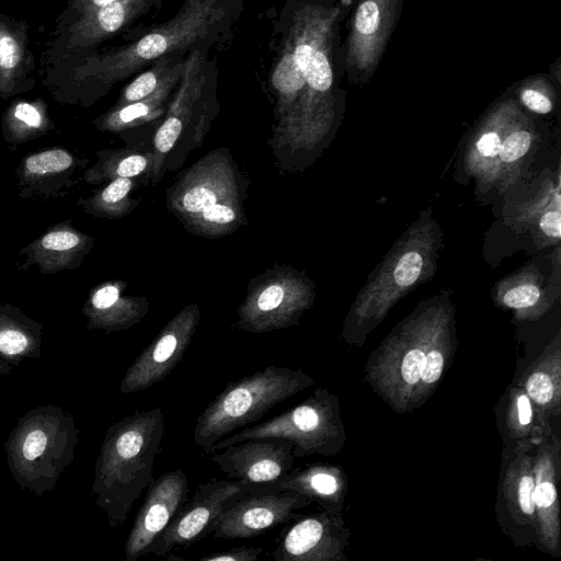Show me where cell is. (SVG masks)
Instances as JSON below:
<instances>
[{
    "label": "cell",
    "mask_w": 561,
    "mask_h": 561,
    "mask_svg": "<svg viewBox=\"0 0 561 561\" xmlns=\"http://www.w3.org/2000/svg\"><path fill=\"white\" fill-rule=\"evenodd\" d=\"M165 421L161 408L137 410L113 423L94 466L91 493L110 527H121L152 480Z\"/></svg>",
    "instance_id": "obj_1"
},
{
    "label": "cell",
    "mask_w": 561,
    "mask_h": 561,
    "mask_svg": "<svg viewBox=\"0 0 561 561\" xmlns=\"http://www.w3.org/2000/svg\"><path fill=\"white\" fill-rule=\"evenodd\" d=\"M243 0H183L168 21L152 25L135 41L106 55L99 75L114 81L134 75L162 56L224 45L233 35Z\"/></svg>",
    "instance_id": "obj_2"
},
{
    "label": "cell",
    "mask_w": 561,
    "mask_h": 561,
    "mask_svg": "<svg viewBox=\"0 0 561 561\" xmlns=\"http://www.w3.org/2000/svg\"><path fill=\"white\" fill-rule=\"evenodd\" d=\"M78 444L79 428L69 411L38 405L18 420L4 443L8 468L21 490L42 496L72 463Z\"/></svg>",
    "instance_id": "obj_3"
},
{
    "label": "cell",
    "mask_w": 561,
    "mask_h": 561,
    "mask_svg": "<svg viewBox=\"0 0 561 561\" xmlns=\"http://www.w3.org/2000/svg\"><path fill=\"white\" fill-rule=\"evenodd\" d=\"M312 383L301 369L274 365L229 382L197 417L195 445L209 454L226 435L259 421L270 409Z\"/></svg>",
    "instance_id": "obj_4"
},
{
    "label": "cell",
    "mask_w": 561,
    "mask_h": 561,
    "mask_svg": "<svg viewBox=\"0 0 561 561\" xmlns=\"http://www.w3.org/2000/svg\"><path fill=\"white\" fill-rule=\"evenodd\" d=\"M332 399L318 389L310 398L267 421L224 437L213 445L209 454L232 444L262 437H280L293 442V455L328 454L333 450L335 435Z\"/></svg>",
    "instance_id": "obj_5"
},
{
    "label": "cell",
    "mask_w": 561,
    "mask_h": 561,
    "mask_svg": "<svg viewBox=\"0 0 561 561\" xmlns=\"http://www.w3.org/2000/svg\"><path fill=\"white\" fill-rule=\"evenodd\" d=\"M250 494L261 493L236 479H211L198 484L191 501L179 510L173 520L149 546L146 554L165 556L176 547H187L213 534L218 518L236 502Z\"/></svg>",
    "instance_id": "obj_6"
},
{
    "label": "cell",
    "mask_w": 561,
    "mask_h": 561,
    "mask_svg": "<svg viewBox=\"0 0 561 561\" xmlns=\"http://www.w3.org/2000/svg\"><path fill=\"white\" fill-rule=\"evenodd\" d=\"M402 5L403 0H358L350 19L343 58L350 80L366 82L376 72Z\"/></svg>",
    "instance_id": "obj_7"
},
{
    "label": "cell",
    "mask_w": 561,
    "mask_h": 561,
    "mask_svg": "<svg viewBox=\"0 0 561 561\" xmlns=\"http://www.w3.org/2000/svg\"><path fill=\"white\" fill-rule=\"evenodd\" d=\"M294 444L280 437H262L227 446L210 456L229 479L253 486L259 493L279 492V482L294 468Z\"/></svg>",
    "instance_id": "obj_8"
},
{
    "label": "cell",
    "mask_w": 561,
    "mask_h": 561,
    "mask_svg": "<svg viewBox=\"0 0 561 561\" xmlns=\"http://www.w3.org/2000/svg\"><path fill=\"white\" fill-rule=\"evenodd\" d=\"M147 494L125 542L126 561L146 556L149 546L173 520L188 501V479L183 469H176L152 479Z\"/></svg>",
    "instance_id": "obj_9"
},
{
    "label": "cell",
    "mask_w": 561,
    "mask_h": 561,
    "mask_svg": "<svg viewBox=\"0 0 561 561\" xmlns=\"http://www.w3.org/2000/svg\"><path fill=\"white\" fill-rule=\"evenodd\" d=\"M309 499L290 491L247 495L228 508L213 528L215 538H253L299 517Z\"/></svg>",
    "instance_id": "obj_10"
},
{
    "label": "cell",
    "mask_w": 561,
    "mask_h": 561,
    "mask_svg": "<svg viewBox=\"0 0 561 561\" xmlns=\"http://www.w3.org/2000/svg\"><path fill=\"white\" fill-rule=\"evenodd\" d=\"M193 332L191 320L179 322L161 332L129 366L121 381L119 391L130 394L163 380L182 360Z\"/></svg>",
    "instance_id": "obj_11"
},
{
    "label": "cell",
    "mask_w": 561,
    "mask_h": 561,
    "mask_svg": "<svg viewBox=\"0 0 561 561\" xmlns=\"http://www.w3.org/2000/svg\"><path fill=\"white\" fill-rule=\"evenodd\" d=\"M79 160L67 149L54 147L24 157L16 169L19 196L48 199L65 196L77 183Z\"/></svg>",
    "instance_id": "obj_12"
},
{
    "label": "cell",
    "mask_w": 561,
    "mask_h": 561,
    "mask_svg": "<svg viewBox=\"0 0 561 561\" xmlns=\"http://www.w3.org/2000/svg\"><path fill=\"white\" fill-rule=\"evenodd\" d=\"M89 242L70 221L58 222L19 251L25 257L22 267L35 265L45 275L75 270L89 251Z\"/></svg>",
    "instance_id": "obj_13"
},
{
    "label": "cell",
    "mask_w": 561,
    "mask_h": 561,
    "mask_svg": "<svg viewBox=\"0 0 561 561\" xmlns=\"http://www.w3.org/2000/svg\"><path fill=\"white\" fill-rule=\"evenodd\" d=\"M280 533L278 546L272 553L276 561H312L334 554V523L327 515H309Z\"/></svg>",
    "instance_id": "obj_14"
},
{
    "label": "cell",
    "mask_w": 561,
    "mask_h": 561,
    "mask_svg": "<svg viewBox=\"0 0 561 561\" xmlns=\"http://www.w3.org/2000/svg\"><path fill=\"white\" fill-rule=\"evenodd\" d=\"M44 327L20 308L0 299V358L19 366L42 357Z\"/></svg>",
    "instance_id": "obj_15"
},
{
    "label": "cell",
    "mask_w": 561,
    "mask_h": 561,
    "mask_svg": "<svg viewBox=\"0 0 561 561\" xmlns=\"http://www.w3.org/2000/svg\"><path fill=\"white\" fill-rule=\"evenodd\" d=\"M162 0H116L85 14L78 31L88 42L102 41L133 25L154 9H159Z\"/></svg>",
    "instance_id": "obj_16"
},
{
    "label": "cell",
    "mask_w": 561,
    "mask_h": 561,
    "mask_svg": "<svg viewBox=\"0 0 561 561\" xmlns=\"http://www.w3.org/2000/svg\"><path fill=\"white\" fill-rule=\"evenodd\" d=\"M279 491L296 492L322 503L331 501L340 489L335 472L322 466L293 468L279 482Z\"/></svg>",
    "instance_id": "obj_17"
},
{
    "label": "cell",
    "mask_w": 561,
    "mask_h": 561,
    "mask_svg": "<svg viewBox=\"0 0 561 561\" xmlns=\"http://www.w3.org/2000/svg\"><path fill=\"white\" fill-rule=\"evenodd\" d=\"M51 128L44 111L27 102L16 103L7 113L3 122L4 138L13 145L38 138Z\"/></svg>",
    "instance_id": "obj_18"
},
{
    "label": "cell",
    "mask_w": 561,
    "mask_h": 561,
    "mask_svg": "<svg viewBox=\"0 0 561 561\" xmlns=\"http://www.w3.org/2000/svg\"><path fill=\"white\" fill-rule=\"evenodd\" d=\"M183 206L191 213L202 214L210 222L228 224L234 219V211L217 203L216 194L206 186H196L183 197Z\"/></svg>",
    "instance_id": "obj_19"
},
{
    "label": "cell",
    "mask_w": 561,
    "mask_h": 561,
    "mask_svg": "<svg viewBox=\"0 0 561 561\" xmlns=\"http://www.w3.org/2000/svg\"><path fill=\"white\" fill-rule=\"evenodd\" d=\"M548 85L547 80L542 78H535L525 83L519 93L522 103L535 113H550L553 107V102L547 91Z\"/></svg>",
    "instance_id": "obj_20"
},
{
    "label": "cell",
    "mask_w": 561,
    "mask_h": 561,
    "mask_svg": "<svg viewBox=\"0 0 561 561\" xmlns=\"http://www.w3.org/2000/svg\"><path fill=\"white\" fill-rule=\"evenodd\" d=\"M130 187L131 181L128 178H117L103 188L96 197L79 201L78 204L89 211L96 207H111L123 201Z\"/></svg>",
    "instance_id": "obj_21"
},
{
    "label": "cell",
    "mask_w": 561,
    "mask_h": 561,
    "mask_svg": "<svg viewBox=\"0 0 561 561\" xmlns=\"http://www.w3.org/2000/svg\"><path fill=\"white\" fill-rule=\"evenodd\" d=\"M422 270V256L410 251L404 253L398 261L393 271V277L399 286H409L416 282Z\"/></svg>",
    "instance_id": "obj_22"
},
{
    "label": "cell",
    "mask_w": 561,
    "mask_h": 561,
    "mask_svg": "<svg viewBox=\"0 0 561 561\" xmlns=\"http://www.w3.org/2000/svg\"><path fill=\"white\" fill-rule=\"evenodd\" d=\"M530 141L531 136L528 131L516 130L501 144L499 154L504 162H513L527 152Z\"/></svg>",
    "instance_id": "obj_23"
},
{
    "label": "cell",
    "mask_w": 561,
    "mask_h": 561,
    "mask_svg": "<svg viewBox=\"0 0 561 561\" xmlns=\"http://www.w3.org/2000/svg\"><path fill=\"white\" fill-rule=\"evenodd\" d=\"M526 390L527 396L541 405L549 403L554 394L551 378L542 371H536L530 375L526 382Z\"/></svg>",
    "instance_id": "obj_24"
},
{
    "label": "cell",
    "mask_w": 561,
    "mask_h": 561,
    "mask_svg": "<svg viewBox=\"0 0 561 561\" xmlns=\"http://www.w3.org/2000/svg\"><path fill=\"white\" fill-rule=\"evenodd\" d=\"M425 355L423 348H412L402 358L401 377L410 386L417 383L421 379Z\"/></svg>",
    "instance_id": "obj_25"
},
{
    "label": "cell",
    "mask_w": 561,
    "mask_h": 561,
    "mask_svg": "<svg viewBox=\"0 0 561 561\" xmlns=\"http://www.w3.org/2000/svg\"><path fill=\"white\" fill-rule=\"evenodd\" d=\"M540 297L538 287L534 285H520L511 288L503 297L507 307L522 309L535 305Z\"/></svg>",
    "instance_id": "obj_26"
},
{
    "label": "cell",
    "mask_w": 561,
    "mask_h": 561,
    "mask_svg": "<svg viewBox=\"0 0 561 561\" xmlns=\"http://www.w3.org/2000/svg\"><path fill=\"white\" fill-rule=\"evenodd\" d=\"M21 48L18 41L7 32H0V70L11 71L21 60Z\"/></svg>",
    "instance_id": "obj_27"
},
{
    "label": "cell",
    "mask_w": 561,
    "mask_h": 561,
    "mask_svg": "<svg viewBox=\"0 0 561 561\" xmlns=\"http://www.w3.org/2000/svg\"><path fill=\"white\" fill-rule=\"evenodd\" d=\"M182 131V121L175 116H170L158 129L154 142L160 152H168Z\"/></svg>",
    "instance_id": "obj_28"
},
{
    "label": "cell",
    "mask_w": 561,
    "mask_h": 561,
    "mask_svg": "<svg viewBox=\"0 0 561 561\" xmlns=\"http://www.w3.org/2000/svg\"><path fill=\"white\" fill-rule=\"evenodd\" d=\"M444 355L439 350H431L425 355V362L421 374V379L424 385L435 383L442 376L444 369Z\"/></svg>",
    "instance_id": "obj_29"
},
{
    "label": "cell",
    "mask_w": 561,
    "mask_h": 561,
    "mask_svg": "<svg viewBox=\"0 0 561 561\" xmlns=\"http://www.w3.org/2000/svg\"><path fill=\"white\" fill-rule=\"evenodd\" d=\"M262 551V548L242 546L217 554L205 556L201 558V561H256Z\"/></svg>",
    "instance_id": "obj_30"
},
{
    "label": "cell",
    "mask_w": 561,
    "mask_h": 561,
    "mask_svg": "<svg viewBox=\"0 0 561 561\" xmlns=\"http://www.w3.org/2000/svg\"><path fill=\"white\" fill-rule=\"evenodd\" d=\"M518 504L520 510L526 515L535 513V480L530 474H524L518 483Z\"/></svg>",
    "instance_id": "obj_31"
},
{
    "label": "cell",
    "mask_w": 561,
    "mask_h": 561,
    "mask_svg": "<svg viewBox=\"0 0 561 561\" xmlns=\"http://www.w3.org/2000/svg\"><path fill=\"white\" fill-rule=\"evenodd\" d=\"M534 500L535 506L539 510H549L557 500V490L553 481L540 479L535 484Z\"/></svg>",
    "instance_id": "obj_32"
},
{
    "label": "cell",
    "mask_w": 561,
    "mask_h": 561,
    "mask_svg": "<svg viewBox=\"0 0 561 561\" xmlns=\"http://www.w3.org/2000/svg\"><path fill=\"white\" fill-rule=\"evenodd\" d=\"M284 299V290L278 285H272L264 289L256 300L257 309L261 312L275 311Z\"/></svg>",
    "instance_id": "obj_33"
},
{
    "label": "cell",
    "mask_w": 561,
    "mask_h": 561,
    "mask_svg": "<svg viewBox=\"0 0 561 561\" xmlns=\"http://www.w3.org/2000/svg\"><path fill=\"white\" fill-rule=\"evenodd\" d=\"M147 161L141 156H130L123 159L116 167L118 178H131L139 174L146 168Z\"/></svg>",
    "instance_id": "obj_34"
},
{
    "label": "cell",
    "mask_w": 561,
    "mask_h": 561,
    "mask_svg": "<svg viewBox=\"0 0 561 561\" xmlns=\"http://www.w3.org/2000/svg\"><path fill=\"white\" fill-rule=\"evenodd\" d=\"M501 144L496 133L486 131L478 139L477 149L484 157H495L500 153Z\"/></svg>",
    "instance_id": "obj_35"
},
{
    "label": "cell",
    "mask_w": 561,
    "mask_h": 561,
    "mask_svg": "<svg viewBox=\"0 0 561 561\" xmlns=\"http://www.w3.org/2000/svg\"><path fill=\"white\" fill-rule=\"evenodd\" d=\"M539 225L548 237L560 238V213L558 210L545 213L540 218Z\"/></svg>",
    "instance_id": "obj_36"
},
{
    "label": "cell",
    "mask_w": 561,
    "mask_h": 561,
    "mask_svg": "<svg viewBox=\"0 0 561 561\" xmlns=\"http://www.w3.org/2000/svg\"><path fill=\"white\" fill-rule=\"evenodd\" d=\"M516 411L518 416V423L522 426H526L531 422L533 409L529 397L527 394H519L516 399Z\"/></svg>",
    "instance_id": "obj_37"
},
{
    "label": "cell",
    "mask_w": 561,
    "mask_h": 561,
    "mask_svg": "<svg viewBox=\"0 0 561 561\" xmlns=\"http://www.w3.org/2000/svg\"><path fill=\"white\" fill-rule=\"evenodd\" d=\"M116 0H81L82 8L85 14L96 11Z\"/></svg>",
    "instance_id": "obj_38"
},
{
    "label": "cell",
    "mask_w": 561,
    "mask_h": 561,
    "mask_svg": "<svg viewBox=\"0 0 561 561\" xmlns=\"http://www.w3.org/2000/svg\"><path fill=\"white\" fill-rule=\"evenodd\" d=\"M11 370V365L0 358V375H8Z\"/></svg>",
    "instance_id": "obj_39"
}]
</instances>
